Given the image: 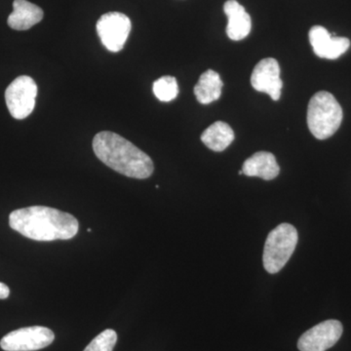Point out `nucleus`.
Segmentation results:
<instances>
[{
    "label": "nucleus",
    "instance_id": "3",
    "mask_svg": "<svg viewBox=\"0 0 351 351\" xmlns=\"http://www.w3.org/2000/svg\"><path fill=\"white\" fill-rule=\"evenodd\" d=\"M343 117V108L329 92H317L309 101L307 126L318 140L332 137L339 130Z\"/></svg>",
    "mask_w": 351,
    "mask_h": 351
},
{
    "label": "nucleus",
    "instance_id": "11",
    "mask_svg": "<svg viewBox=\"0 0 351 351\" xmlns=\"http://www.w3.org/2000/svg\"><path fill=\"white\" fill-rule=\"evenodd\" d=\"M223 11L228 18L226 34L232 40H242L251 32L252 21L250 15L237 0H228L223 5Z\"/></svg>",
    "mask_w": 351,
    "mask_h": 351
},
{
    "label": "nucleus",
    "instance_id": "1",
    "mask_svg": "<svg viewBox=\"0 0 351 351\" xmlns=\"http://www.w3.org/2000/svg\"><path fill=\"white\" fill-rule=\"evenodd\" d=\"M9 226L23 237L36 241L73 239L80 230L77 219L54 208L32 206L13 211Z\"/></svg>",
    "mask_w": 351,
    "mask_h": 351
},
{
    "label": "nucleus",
    "instance_id": "13",
    "mask_svg": "<svg viewBox=\"0 0 351 351\" xmlns=\"http://www.w3.org/2000/svg\"><path fill=\"white\" fill-rule=\"evenodd\" d=\"M242 172L248 177H258L265 181H270L279 175L280 168L274 154L267 152H258L245 160Z\"/></svg>",
    "mask_w": 351,
    "mask_h": 351
},
{
    "label": "nucleus",
    "instance_id": "12",
    "mask_svg": "<svg viewBox=\"0 0 351 351\" xmlns=\"http://www.w3.org/2000/svg\"><path fill=\"white\" fill-rule=\"evenodd\" d=\"M43 10L40 7L27 1L14 0L13 12L9 15V27L16 31H27L43 19Z\"/></svg>",
    "mask_w": 351,
    "mask_h": 351
},
{
    "label": "nucleus",
    "instance_id": "8",
    "mask_svg": "<svg viewBox=\"0 0 351 351\" xmlns=\"http://www.w3.org/2000/svg\"><path fill=\"white\" fill-rule=\"evenodd\" d=\"M343 332L339 321H324L302 335L298 348L300 351H326L338 343Z\"/></svg>",
    "mask_w": 351,
    "mask_h": 351
},
{
    "label": "nucleus",
    "instance_id": "6",
    "mask_svg": "<svg viewBox=\"0 0 351 351\" xmlns=\"http://www.w3.org/2000/svg\"><path fill=\"white\" fill-rule=\"evenodd\" d=\"M54 339V332L48 328H21L5 335L0 341V348L5 351H36L47 348Z\"/></svg>",
    "mask_w": 351,
    "mask_h": 351
},
{
    "label": "nucleus",
    "instance_id": "19",
    "mask_svg": "<svg viewBox=\"0 0 351 351\" xmlns=\"http://www.w3.org/2000/svg\"><path fill=\"white\" fill-rule=\"evenodd\" d=\"M239 175H242V174H243V172H242V170H241V171H239Z\"/></svg>",
    "mask_w": 351,
    "mask_h": 351
},
{
    "label": "nucleus",
    "instance_id": "18",
    "mask_svg": "<svg viewBox=\"0 0 351 351\" xmlns=\"http://www.w3.org/2000/svg\"><path fill=\"white\" fill-rule=\"evenodd\" d=\"M10 295V289L6 284L0 282V300H5Z\"/></svg>",
    "mask_w": 351,
    "mask_h": 351
},
{
    "label": "nucleus",
    "instance_id": "15",
    "mask_svg": "<svg viewBox=\"0 0 351 351\" xmlns=\"http://www.w3.org/2000/svg\"><path fill=\"white\" fill-rule=\"evenodd\" d=\"M223 83L221 76L213 69H208L202 73L195 87V95L202 105L213 103L221 97Z\"/></svg>",
    "mask_w": 351,
    "mask_h": 351
},
{
    "label": "nucleus",
    "instance_id": "7",
    "mask_svg": "<svg viewBox=\"0 0 351 351\" xmlns=\"http://www.w3.org/2000/svg\"><path fill=\"white\" fill-rule=\"evenodd\" d=\"M131 27L130 19L119 12L104 14L97 22V32L101 43L113 53L123 49L130 34Z\"/></svg>",
    "mask_w": 351,
    "mask_h": 351
},
{
    "label": "nucleus",
    "instance_id": "5",
    "mask_svg": "<svg viewBox=\"0 0 351 351\" xmlns=\"http://www.w3.org/2000/svg\"><path fill=\"white\" fill-rule=\"evenodd\" d=\"M38 85L32 77L21 75L7 87L5 101L9 112L15 119H25L34 112Z\"/></svg>",
    "mask_w": 351,
    "mask_h": 351
},
{
    "label": "nucleus",
    "instance_id": "2",
    "mask_svg": "<svg viewBox=\"0 0 351 351\" xmlns=\"http://www.w3.org/2000/svg\"><path fill=\"white\" fill-rule=\"evenodd\" d=\"M93 151L101 162L126 177L144 180L154 173L151 157L113 132L97 134L93 138Z\"/></svg>",
    "mask_w": 351,
    "mask_h": 351
},
{
    "label": "nucleus",
    "instance_id": "9",
    "mask_svg": "<svg viewBox=\"0 0 351 351\" xmlns=\"http://www.w3.org/2000/svg\"><path fill=\"white\" fill-rule=\"evenodd\" d=\"M251 84L254 89L269 95L274 101H278L283 87L278 62L272 58L258 62L252 73Z\"/></svg>",
    "mask_w": 351,
    "mask_h": 351
},
{
    "label": "nucleus",
    "instance_id": "17",
    "mask_svg": "<svg viewBox=\"0 0 351 351\" xmlns=\"http://www.w3.org/2000/svg\"><path fill=\"white\" fill-rule=\"evenodd\" d=\"M117 341V332L107 329L99 334L83 351H112Z\"/></svg>",
    "mask_w": 351,
    "mask_h": 351
},
{
    "label": "nucleus",
    "instance_id": "16",
    "mask_svg": "<svg viewBox=\"0 0 351 351\" xmlns=\"http://www.w3.org/2000/svg\"><path fill=\"white\" fill-rule=\"evenodd\" d=\"M154 93L161 101H171L177 98L179 86L174 76H162L154 83Z\"/></svg>",
    "mask_w": 351,
    "mask_h": 351
},
{
    "label": "nucleus",
    "instance_id": "10",
    "mask_svg": "<svg viewBox=\"0 0 351 351\" xmlns=\"http://www.w3.org/2000/svg\"><path fill=\"white\" fill-rule=\"evenodd\" d=\"M309 43L316 56L336 60L345 54L350 46V39L334 36L321 25H314L309 31Z\"/></svg>",
    "mask_w": 351,
    "mask_h": 351
},
{
    "label": "nucleus",
    "instance_id": "4",
    "mask_svg": "<svg viewBox=\"0 0 351 351\" xmlns=\"http://www.w3.org/2000/svg\"><path fill=\"white\" fill-rule=\"evenodd\" d=\"M299 235L295 226L281 223L269 232L263 249V267L276 274L285 267L297 247Z\"/></svg>",
    "mask_w": 351,
    "mask_h": 351
},
{
    "label": "nucleus",
    "instance_id": "14",
    "mask_svg": "<svg viewBox=\"0 0 351 351\" xmlns=\"http://www.w3.org/2000/svg\"><path fill=\"white\" fill-rule=\"evenodd\" d=\"M234 137L232 127L226 122L217 121L203 132L201 141L208 149L219 152L230 147L234 141Z\"/></svg>",
    "mask_w": 351,
    "mask_h": 351
}]
</instances>
